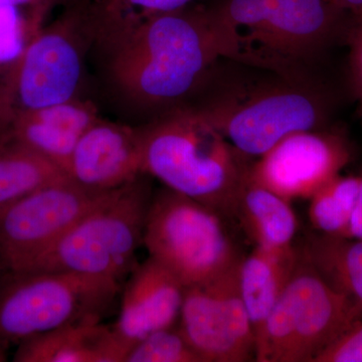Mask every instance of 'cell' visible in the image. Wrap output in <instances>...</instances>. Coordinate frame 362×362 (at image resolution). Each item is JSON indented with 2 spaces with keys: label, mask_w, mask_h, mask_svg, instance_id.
Listing matches in <instances>:
<instances>
[{
  "label": "cell",
  "mask_w": 362,
  "mask_h": 362,
  "mask_svg": "<svg viewBox=\"0 0 362 362\" xmlns=\"http://www.w3.org/2000/svg\"><path fill=\"white\" fill-rule=\"evenodd\" d=\"M238 265L185 288L178 326L204 362L255 361L256 335L240 297Z\"/></svg>",
  "instance_id": "30bf717a"
},
{
  "label": "cell",
  "mask_w": 362,
  "mask_h": 362,
  "mask_svg": "<svg viewBox=\"0 0 362 362\" xmlns=\"http://www.w3.org/2000/svg\"><path fill=\"white\" fill-rule=\"evenodd\" d=\"M124 362H204L181 332L178 323L142 338Z\"/></svg>",
  "instance_id": "603a6c76"
},
{
  "label": "cell",
  "mask_w": 362,
  "mask_h": 362,
  "mask_svg": "<svg viewBox=\"0 0 362 362\" xmlns=\"http://www.w3.org/2000/svg\"><path fill=\"white\" fill-rule=\"evenodd\" d=\"M142 245L185 288L223 275L242 258L220 214L168 187L153 192Z\"/></svg>",
  "instance_id": "9c48e42d"
},
{
  "label": "cell",
  "mask_w": 362,
  "mask_h": 362,
  "mask_svg": "<svg viewBox=\"0 0 362 362\" xmlns=\"http://www.w3.org/2000/svg\"><path fill=\"white\" fill-rule=\"evenodd\" d=\"M351 158L342 135L324 129L288 135L250 166L252 180L287 201L310 199Z\"/></svg>",
  "instance_id": "7c38bea8"
},
{
  "label": "cell",
  "mask_w": 362,
  "mask_h": 362,
  "mask_svg": "<svg viewBox=\"0 0 362 362\" xmlns=\"http://www.w3.org/2000/svg\"><path fill=\"white\" fill-rule=\"evenodd\" d=\"M333 2L354 21L362 20V0H333Z\"/></svg>",
  "instance_id": "f1b7e54d"
},
{
  "label": "cell",
  "mask_w": 362,
  "mask_h": 362,
  "mask_svg": "<svg viewBox=\"0 0 362 362\" xmlns=\"http://www.w3.org/2000/svg\"><path fill=\"white\" fill-rule=\"evenodd\" d=\"M96 40L85 0L28 40L18 59L0 75V118L77 99L86 45Z\"/></svg>",
  "instance_id": "8992f818"
},
{
  "label": "cell",
  "mask_w": 362,
  "mask_h": 362,
  "mask_svg": "<svg viewBox=\"0 0 362 362\" xmlns=\"http://www.w3.org/2000/svg\"><path fill=\"white\" fill-rule=\"evenodd\" d=\"M294 247L271 250L256 247L240 258L238 281L240 297L254 326L255 335L273 310L299 263Z\"/></svg>",
  "instance_id": "e0dca14e"
},
{
  "label": "cell",
  "mask_w": 362,
  "mask_h": 362,
  "mask_svg": "<svg viewBox=\"0 0 362 362\" xmlns=\"http://www.w3.org/2000/svg\"><path fill=\"white\" fill-rule=\"evenodd\" d=\"M6 271V263H4V257H2L1 252H0V278L2 277V275H4Z\"/></svg>",
  "instance_id": "4dcf8cb0"
},
{
  "label": "cell",
  "mask_w": 362,
  "mask_h": 362,
  "mask_svg": "<svg viewBox=\"0 0 362 362\" xmlns=\"http://www.w3.org/2000/svg\"><path fill=\"white\" fill-rule=\"evenodd\" d=\"M300 254L328 284L362 309V240L317 233Z\"/></svg>",
  "instance_id": "d6986e66"
},
{
  "label": "cell",
  "mask_w": 362,
  "mask_h": 362,
  "mask_svg": "<svg viewBox=\"0 0 362 362\" xmlns=\"http://www.w3.org/2000/svg\"><path fill=\"white\" fill-rule=\"evenodd\" d=\"M69 180L54 162L11 138L0 139V211L40 188Z\"/></svg>",
  "instance_id": "ffe728a7"
},
{
  "label": "cell",
  "mask_w": 362,
  "mask_h": 362,
  "mask_svg": "<svg viewBox=\"0 0 362 362\" xmlns=\"http://www.w3.org/2000/svg\"><path fill=\"white\" fill-rule=\"evenodd\" d=\"M42 28L28 11L0 6V75L18 59L28 40Z\"/></svg>",
  "instance_id": "cb8c5ba5"
},
{
  "label": "cell",
  "mask_w": 362,
  "mask_h": 362,
  "mask_svg": "<svg viewBox=\"0 0 362 362\" xmlns=\"http://www.w3.org/2000/svg\"><path fill=\"white\" fill-rule=\"evenodd\" d=\"M197 0H90L98 40L154 14L180 11Z\"/></svg>",
  "instance_id": "7402d4cb"
},
{
  "label": "cell",
  "mask_w": 362,
  "mask_h": 362,
  "mask_svg": "<svg viewBox=\"0 0 362 362\" xmlns=\"http://www.w3.org/2000/svg\"><path fill=\"white\" fill-rule=\"evenodd\" d=\"M206 7L226 59L303 80L356 23L333 0H211Z\"/></svg>",
  "instance_id": "7a4b0ae2"
},
{
  "label": "cell",
  "mask_w": 362,
  "mask_h": 362,
  "mask_svg": "<svg viewBox=\"0 0 362 362\" xmlns=\"http://www.w3.org/2000/svg\"><path fill=\"white\" fill-rule=\"evenodd\" d=\"M233 218L256 247H293L298 223L290 202L252 180L250 169L240 185Z\"/></svg>",
  "instance_id": "ac0fdd59"
},
{
  "label": "cell",
  "mask_w": 362,
  "mask_h": 362,
  "mask_svg": "<svg viewBox=\"0 0 362 362\" xmlns=\"http://www.w3.org/2000/svg\"><path fill=\"white\" fill-rule=\"evenodd\" d=\"M185 291L180 279L151 257L135 266L112 326L128 351L147 335L178 323Z\"/></svg>",
  "instance_id": "5bb4252c"
},
{
  "label": "cell",
  "mask_w": 362,
  "mask_h": 362,
  "mask_svg": "<svg viewBox=\"0 0 362 362\" xmlns=\"http://www.w3.org/2000/svg\"><path fill=\"white\" fill-rule=\"evenodd\" d=\"M128 349L112 326L73 324L25 339L18 345L16 362H124Z\"/></svg>",
  "instance_id": "2e32d148"
},
{
  "label": "cell",
  "mask_w": 362,
  "mask_h": 362,
  "mask_svg": "<svg viewBox=\"0 0 362 362\" xmlns=\"http://www.w3.org/2000/svg\"><path fill=\"white\" fill-rule=\"evenodd\" d=\"M6 123L4 122L1 118H0V139L4 137V133H6Z\"/></svg>",
  "instance_id": "1f68e13d"
},
{
  "label": "cell",
  "mask_w": 362,
  "mask_h": 362,
  "mask_svg": "<svg viewBox=\"0 0 362 362\" xmlns=\"http://www.w3.org/2000/svg\"><path fill=\"white\" fill-rule=\"evenodd\" d=\"M98 119L94 105L74 99L16 114L7 123L4 136L37 152L66 173L78 139Z\"/></svg>",
  "instance_id": "9a60e30c"
},
{
  "label": "cell",
  "mask_w": 362,
  "mask_h": 362,
  "mask_svg": "<svg viewBox=\"0 0 362 362\" xmlns=\"http://www.w3.org/2000/svg\"><path fill=\"white\" fill-rule=\"evenodd\" d=\"M69 180L90 192H106L143 175L137 129L98 119L71 152Z\"/></svg>",
  "instance_id": "4fadbf2b"
},
{
  "label": "cell",
  "mask_w": 362,
  "mask_h": 362,
  "mask_svg": "<svg viewBox=\"0 0 362 362\" xmlns=\"http://www.w3.org/2000/svg\"><path fill=\"white\" fill-rule=\"evenodd\" d=\"M359 176H361V182H359L358 195H357L356 207L352 214L346 238L362 240V175Z\"/></svg>",
  "instance_id": "83f0119b"
},
{
  "label": "cell",
  "mask_w": 362,
  "mask_h": 362,
  "mask_svg": "<svg viewBox=\"0 0 362 362\" xmlns=\"http://www.w3.org/2000/svg\"><path fill=\"white\" fill-rule=\"evenodd\" d=\"M261 71L258 77L221 78L194 106L247 158H259L293 133L324 129L332 107L328 93L311 78Z\"/></svg>",
  "instance_id": "277c9868"
},
{
  "label": "cell",
  "mask_w": 362,
  "mask_h": 362,
  "mask_svg": "<svg viewBox=\"0 0 362 362\" xmlns=\"http://www.w3.org/2000/svg\"><path fill=\"white\" fill-rule=\"evenodd\" d=\"M107 192H90L66 180L40 188L2 209L0 252L7 270H16L49 246Z\"/></svg>",
  "instance_id": "8fae6325"
},
{
  "label": "cell",
  "mask_w": 362,
  "mask_h": 362,
  "mask_svg": "<svg viewBox=\"0 0 362 362\" xmlns=\"http://www.w3.org/2000/svg\"><path fill=\"white\" fill-rule=\"evenodd\" d=\"M119 292L115 279L7 270L0 278V342L8 347L65 326L99 322Z\"/></svg>",
  "instance_id": "ba28073f"
},
{
  "label": "cell",
  "mask_w": 362,
  "mask_h": 362,
  "mask_svg": "<svg viewBox=\"0 0 362 362\" xmlns=\"http://www.w3.org/2000/svg\"><path fill=\"white\" fill-rule=\"evenodd\" d=\"M347 42L350 47V78L362 111V20L354 23Z\"/></svg>",
  "instance_id": "484cf974"
},
{
  "label": "cell",
  "mask_w": 362,
  "mask_h": 362,
  "mask_svg": "<svg viewBox=\"0 0 362 362\" xmlns=\"http://www.w3.org/2000/svg\"><path fill=\"white\" fill-rule=\"evenodd\" d=\"M359 182V175H339L311 197L309 218L317 233L346 238L358 195Z\"/></svg>",
  "instance_id": "44dd1931"
},
{
  "label": "cell",
  "mask_w": 362,
  "mask_h": 362,
  "mask_svg": "<svg viewBox=\"0 0 362 362\" xmlns=\"http://www.w3.org/2000/svg\"><path fill=\"white\" fill-rule=\"evenodd\" d=\"M315 362H362V319L317 357Z\"/></svg>",
  "instance_id": "d4e9b609"
},
{
  "label": "cell",
  "mask_w": 362,
  "mask_h": 362,
  "mask_svg": "<svg viewBox=\"0 0 362 362\" xmlns=\"http://www.w3.org/2000/svg\"><path fill=\"white\" fill-rule=\"evenodd\" d=\"M148 175L111 190L83 218L13 271L63 272L120 281L135 268L153 197Z\"/></svg>",
  "instance_id": "5b68a950"
},
{
  "label": "cell",
  "mask_w": 362,
  "mask_h": 362,
  "mask_svg": "<svg viewBox=\"0 0 362 362\" xmlns=\"http://www.w3.org/2000/svg\"><path fill=\"white\" fill-rule=\"evenodd\" d=\"M6 350V345H4V343L0 342V362H4L7 361Z\"/></svg>",
  "instance_id": "f546056e"
},
{
  "label": "cell",
  "mask_w": 362,
  "mask_h": 362,
  "mask_svg": "<svg viewBox=\"0 0 362 362\" xmlns=\"http://www.w3.org/2000/svg\"><path fill=\"white\" fill-rule=\"evenodd\" d=\"M143 175L233 218L251 164L195 107H176L137 129Z\"/></svg>",
  "instance_id": "3957f363"
},
{
  "label": "cell",
  "mask_w": 362,
  "mask_h": 362,
  "mask_svg": "<svg viewBox=\"0 0 362 362\" xmlns=\"http://www.w3.org/2000/svg\"><path fill=\"white\" fill-rule=\"evenodd\" d=\"M117 89L138 106L180 107L206 84L223 45L206 6L154 14L102 40Z\"/></svg>",
  "instance_id": "6da1fadb"
},
{
  "label": "cell",
  "mask_w": 362,
  "mask_h": 362,
  "mask_svg": "<svg viewBox=\"0 0 362 362\" xmlns=\"http://www.w3.org/2000/svg\"><path fill=\"white\" fill-rule=\"evenodd\" d=\"M300 255L296 270L256 333L258 362H315L362 319V309Z\"/></svg>",
  "instance_id": "52a82bcc"
},
{
  "label": "cell",
  "mask_w": 362,
  "mask_h": 362,
  "mask_svg": "<svg viewBox=\"0 0 362 362\" xmlns=\"http://www.w3.org/2000/svg\"><path fill=\"white\" fill-rule=\"evenodd\" d=\"M80 0H0V6H13L28 11L35 21L42 25L45 14L59 4H76Z\"/></svg>",
  "instance_id": "4316f807"
}]
</instances>
